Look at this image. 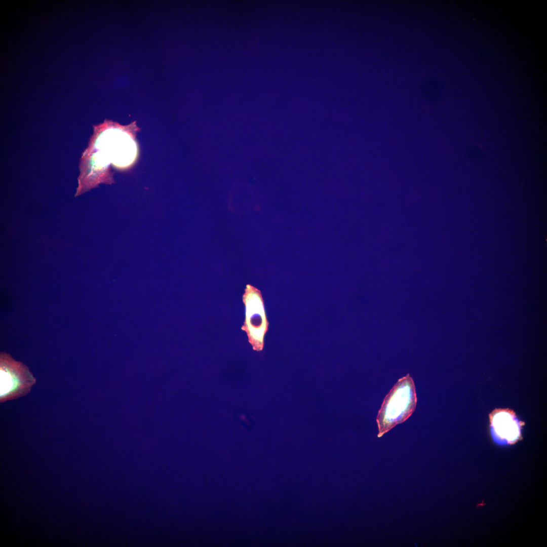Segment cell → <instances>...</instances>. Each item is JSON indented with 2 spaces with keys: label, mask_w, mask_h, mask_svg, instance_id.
<instances>
[{
  "label": "cell",
  "mask_w": 547,
  "mask_h": 547,
  "mask_svg": "<svg viewBox=\"0 0 547 547\" xmlns=\"http://www.w3.org/2000/svg\"><path fill=\"white\" fill-rule=\"evenodd\" d=\"M417 397L414 381L408 373L400 378L385 396L376 418L378 437L405 421L414 411Z\"/></svg>",
  "instance_id": "1"
},
{
  "label": "cell",
  "mask_w": 547,
  "mask_h": 547,
  "mask_svg": "<svg viewBox=\"0 0 547 547\" xmlns=\"http://www.w3.org/2000/svg\"><path fill=\"white\" fill-rule=\"evenodd\" d=\"M36 382L28 368L8 354L0 356V401L3 403L26 395Z\"/></svg>",
  "instance_id": "2"
},
{
  "label": "cell",
  "mask_w": 547,
  "mask_h": 547,
  "mask_svg": "<svg viewBox=\"0 0 547 547\" xmlns=\"http://www.w3.org/2000/svg\"><path fill=\"white\" fill-rule=\"evenodd\" d=\"M243 301L245 306V319L241 329L246 332L253 349L260 351L263 348L264 337L268 326L260 291L247 284Z\"/></svg>",
  "instance_id": "3"
},
{
  "label": "cell",
  "mask_w": 547,
  "mask_h": 547,
  "mask_svg": "<svg viewBox=\"0 0 547 547\" xmlns=\"http://www.w3.org/2000/svg\"><path fill=\"white\" fill-rule=\"evenodd\" d=\"M492 434L497 441L504 443L516 441L521 434L522 422L509 409H496L490 415Z\"/></svg>",
  "instance_id": "4"
}]
</instances>
